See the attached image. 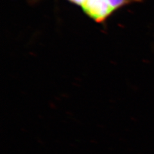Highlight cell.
I'll list each match as a JSON object with an SVG mask.
<instances>
[{"mask_svg":"<svg viewBox=\"0 0 154 154\" xmlns=\"http://www.w3.org/2000/svg\"><path fill=\"white\" fill-rule=\"evenodd\" d=\"M81 7L83 11L96 22H103L118 8L143 0H69Z\"/></svg>","mask_w":154,"mask_h":154,"instance_id":"1","label":"cell"}]
</instances>
